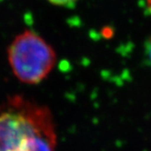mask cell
<instances>
[{
	"mask_svg": "<svg viewBox=\"0 0 151 151\" xmlns=\"http://www.w3.org/2000/svg\"><path fill=\"white\" fill-rule=\"evenodd\" d=\"M145 55L151 65V37L145 42Z\"/></svg>",
	"mask_w": 151,
	"mask_h": 151,
	"instance_id": "277c9868",
	"label": "cell"
},
{
	"mask_svg": "<svg viewBox=\"0 0 151 151\" xmlns=\"http://www.w3.org/2000/svg\"><path fill=\"white\" fill-rule=\"evenodd\" d=\"M47 106L13 96L0 106V151H27L40 137L55 135Z\"/></svg>",
	"mask_w": 151,
	"mask_h": 151,
	"instance_id": "6da1fadb",
	"label": "cell"
},
{
	"mask_svg": "<svg viewBox=\"0 0 151 151\" xmlns=\"http://www.w3.org/2000/svg\"><path fill=\"white\" fill-rule=\"evenodd\" d=\"M47 1L58 6H63V7H67V8H73L75 6L77 5L78 2V0H47Z\"/></svg>",
	"mask_w": 151,
	"mask_h": 151,
	"instance_id": "3957f363",
	"label": "cell"
},
{
	"mask_svg": "<svg viewBox=\"0 0 151 151\" xmlns=\"http://www.w3.org/2000/svg\"><path fill=\"white\" fill-rule=\"evenodd\" d=\"M7 54L14 75L21 82L30 85L44 80L54 68L57 60L51 46L29 30L16 37Z\"/></svg>",
	"mask_w": 151,
	"mask_h": 151,
	"instance_id": "7a4b0ae2",
	"label": "cell"
},
{
	"mask_svg": "<svg viewBox=\"0 0 151 151\" xmlns=\"http://www.w3.org/2000/svg\"><path fill=\"white\" fill-rule=\"evenodd\" d=\"M147 9L151 12V0H147Z\"/></svg>",
	"mask_w": 151,
	"mask_h": 151,
	"instance_id": "5b68a950",
	"label": "cell"
}]
</instances>
